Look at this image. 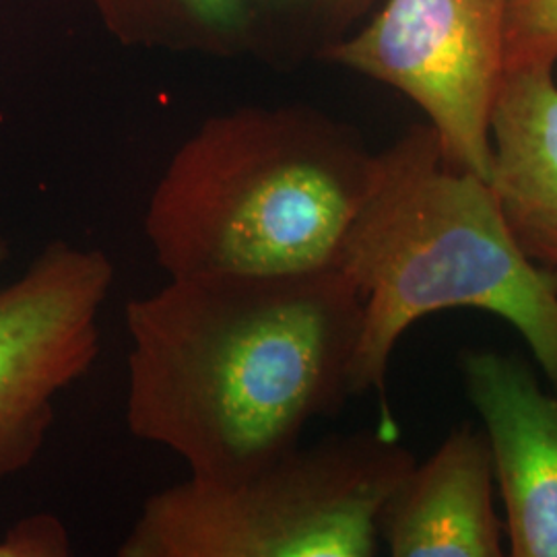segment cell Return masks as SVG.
<instances>
[{
	"instance_id": "1",
	"label": "cell",
	"mask_w": 557,
	"mask_h": 557,
	"mask_svg": "<svg viewBox=\"0 0 557 557\" xmlns=\"http://www.w3.org/2000/svg\"><path fill=\"white\" fill-rule=\"evenodd\" d=\"M126 329V425L188 478H246L354 397L361 296L338 269L170 277Z\"/></svg>"
},
{
	"instance_id": "2",
	"label": "cell",
	"mask_w": 557,
	"mask_h": 557,
	"mask_svg": "<svg viewBox=\"0 0 557 557\" xmlns=\"http://www.w3.org/2000/svg\"><path fill=\"white\" fill-rule=\"evenodd\" d=\"M335 269L361 296L354 397L384 398L400 337L453 308L512 324L557 395V271L524 255L490 182L450 163L428 122L376 153Z\"/></svg>"
},
{
	"instance_id": "3",
	"label": "cell",
	"mask_w": 557,
	"mask_h": 557,
	"mask_svg": "<svg viewBox=\"0 0 557 557\" xmlns=\"http://www.w3.org/2000/svg\"><path fill=\"white\" fill-rule=\"evenodd\" d=\"M374 168L358 133L314 108L242 106L176 149L145 236L168 277L335 269Z\"/></svg>"
},
{
	"instance_id": "4",
	"label": "cell",
	"mask_w": 557,
	"mask_h": 557,
	"mask_svg": "<svg viewBox=\"0 0 557 557\" xmlns=\"http://www.w3.org/2000/svg\"><path fill=\"white\" fill-rule=\"evenodd\" d=\"M418 460L397 430L333 434L234 481L153 494L120 557H372L380 517Z\"/></svg>"
},
{
	"instance_id": "5",
	"label": "cell",
	"mask_w": 557,
	"mask_h": 557,
	"mask_svg": "<svg viewBox=\"0 0 557 557\" xmlns=\"http://www.w3.org/2000/svg\"><path fill=\"white\" fill-rule=\"evenodd\" d=\"M512 0H386L320 59L413 101L450 163L490 178V120Z\"/></svg>"
},
{
	"instance_id": "6",
	"label": "cell",
	"mask_w": 557,
	"mask_h": 557,
	"mask_svg": "<svg viewBox=\"0 0 557 557\" xmlns=\"http://www.w3.org/2000/svg\"><path fill=\"white\" fill-rule=\"evenodd\" d=\"M112 285L106 252L54 239L0 289V481L38 458L54 400L91 370Z\"/></svg>"
},
{
	"instance_id": "7",
	"label": "cell",
	"mask_w": 557,
	"mask_h": 557,
	"mask_svg": "<svg viewBox=\"0 0 557 557\" xmlns=\"http://www.w3.org/2000/svg\"><path fill=\"white\" fill-rule=\"evenodd\" d=\"M483 423L512 557H557V395L517 356L467 349L458 359Z\"/></svg>"
},
{
	"instance_id": "8",
	"label": "cell",
	"mask_w": 557,
	"mask_h": 557,
	"mask_svg": "<svg viewBox=\"0 0 557 557\" xmlns=\"http://www.w3.org/2000/svg\"><path fill=\"white\" fill-rule=\"evenodd\" d=\"M380 541L393 557H502L504 518L481 428L462 423L416 462L380 517Z\"/></svg>"
},
{
	"instance_id": "9",
	"label": "cell",
	"mask_w": 557,
	"mask_h": 557,
	"mask_svg": "<svg viewBox=\"0 0 557 557\" xmlns=\"http://www.w3.org/2000/svg\"><path fill=\"white\" fill-rule=\"evenodd\" d=\"M554 64L508 66L490 120V186L531 260L557 271V83Z\"/></svg>"
},
{
	"instance_id": "10",
	"label": "cell",
	"mask_w": 557,
	"mask_h": 557,
	"mask_svg": "<svg viewBox=\"0 0 557 557\" xmlns=\"http://www.w3.org/2000/svg\"><path fill=\"white\" fill-rule=\"evenodd\" d=\"M131 48L218 59L259 57L252 0H87Z\"/></svg>"
},
{
	"instance_id": "11",
	"label": "cell",
	"mask_w": 557,
	"mask_h": 557,
	"mask_svg": "<svg viewBox=\"0 0 557 557\" xmlns=\"http://www.w3.org/2000/svg\"><path fill=\"white\" fill-rule=\"evenodd\" d=\"M379 0H252L259 57L298 60L322 57L349 36Z\"/></svg>"
},
{
	"instance_id": "12",
	"label": "cell",
	"mask_w": 557,
	"mask_h": 557,
	"mask_svg": "<svg viewBox=\"0 0 557 557\" xmlns=\"http://www.w3.org/2000/svg\"><path fill=\"white\" fill-rule=\"evenodd\" d=\"M557 62V0H512L506 23V69Z\"/></svg>"
},
{
	"instance_id": "13",
	"label": "cell",
	"mask_w": 557,
	"mask_h": 557,
	"mask_svg": "<svg viewBox=\"0 0 557 557\" xmlns=\"http://www.w3.org/2000/svg\"><path fill=\"white\" fill-rule=\"evenodd\" d=\"M73 554L71 535L54 515L20 518L0 537V557H66Z\"/></svg>"
},
{
	"instance_id": "14",
	"label": "cell",
	"mask_w": 557,
	"mask_h": 557,
	"mask_svg": "<svg viewBox=\"0 0 557 557\" xmlns=\"http://www.w3.org/2000/svg\"><path fill=\"white\" fill-rule=\"evenodd\" d=\"M11 257V246H9V239L4 238L0 234V267L7 262V259Z\"/></svg>"
}]
</instances>
